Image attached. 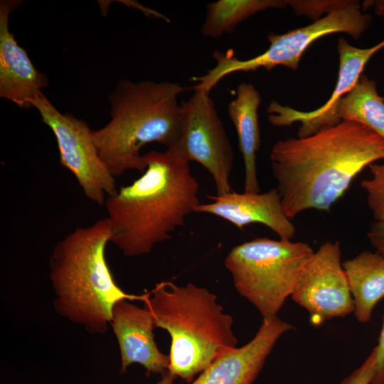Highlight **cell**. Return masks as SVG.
<instances>
[{"label": "cell", "instance_id": "cell-13", "mask_svg": "<svg viewBox=\"0 0 384 384\" xmlns=\"http://www.w3.org/2000/svg\"><path fill=\"white\" fill-rule=\"evenodd\" d=\"M293 329L277 316L263 319L250 342L220 354L191 384H252L279 338Z\"/></svg>", "mask_w": 384, "mask_h": 384}, {"label": "cell", "instance_id": "cell-7", "mask_svg": "<svg viewBox=\"0 0 384 384\" xmlns=\"http://www.w3.org/2000/svg\"><path fill=\"white\" fill-rule=\"evenodd\" d=\"M372 17L361 10L358 1H353L343 8L334 10L312 23L283 34L270 33L267 36L268 48L254 58L240 60L232 50L213 53L215 66L199 77L195 88L210 92L223 78L237 72L255 71L260 68L270 70L276 66L297 70L304 51L315 41L329 34L345 33L358 39L369 28Z\"/></svg>", "mask_w": 384, "mask_h": 384}, {"label": "cell", "instance_id": "cell-25", "mask_svg": "<svg viewBox=\"0 0 384 384\" xmlns=\"http://www.w3.org/2000/svg\"><path fill=\"white\" fill-rule=\"evenodd\" d=\"M368 3H365V4H373L375 8V11L378 16L384 17V0L373 1L370 3V1H366Z\"/></svg>", "mask_w": 384, "mask_h": 384}, {"label": "cell", "instance_id": "cell-22", "mask_svg": "<svg viewBox=\"0 0 384 384\" xmlns=\"http://www.w3.org/2000/svg\"><path fill=\"white\" fill-rule=\"evenodd\" d=\"M376 367L375 351H371L364 362L340 384H370Z\"/></svg>", "mask_w": 384, "mask_h": 384}, {"label": "cell", "instance_id": "cell-4", "mask_svg": "<svg viewBox=\"0 0 384 384\" xmlns=\"http://www.w3.org/2000/svg\"><path fill=\"white\" fill-rule=\"evenodd\" d=\"M186 90L174 82H118L109 97L110 120L92 130L99 155L114 178L131 170L144 172L141 151L148 144L168 149L176 142L181 128L178 97Z\"/></svg>", "mask_w": 384, "mask_h": 384}, {"label": "cell", "instance_id": "cell-11", "mask_svg": "<svg viewBox=\"0 0 384 384\" xmlns=\"http://www.w3.org/2000/svg\"><path fill=\"white\" fill-rule=\"evenodd\" d=\"M383 48L384 39L372 47L360 48L350 45L343 38H338V75L336 87L329 100L316 110L308 112L299 111L272 100L267 110L270 122L276 127H286L299 122V137H306L323 127L337 124L341 121L336 113L338 102L353 88L366 63Z\"/></svg>", "mask_w": 384, "mask_h": 384}, {"label": "cell", "instance_id": "cell-23", "mask_svg": "<svg viewBox=\"0 0 384 384\" xmlns=\"http://www.w3.org/2000/svg\"><path fill=\"white\" fill-rule=\"evenodd\" d=\"M374 349L376 356V367L370 384H384V317L378 343Z\"/></svg>", "mask_w": 384, "mask_h": 384}, {"label": "cell", "instance_id": "cell-20", "mask_svg": "<svg viewBox=\"0 0 384 384\" xmlns=\"http://www.w3.org/2000/svg\"><path fill=\"white\" fill-rule=\"evenodd\" d=\"M368 167L370 177L363 180L361 186L366 193L367 203L375 221H384V159Z\"/></svg>", "mask_w": 384, "mask_h": 384}, {"label": "cell", "instance_id": "cell-6", "mask_svg": "<svg viewBox=\"0 0 384 384\" xmlns=\"http://www.w3.org/2000/svg\"><path fill=\"white\" fill-rule=\"evenodd\" d=\"M314 250L304 242L258 238L233 247L225 259L237 292L260 313L276 317Z\"/></svg>", "mask_w": 384, "mask_h": 384}, {"label": "cell", "instance_id": "cell-5", "mask_svg": "<svg viewBox=\"0 0 384 384\" xmlns=\"http://www.w3.org/2000/svg\"><path fill=\"white\" fill-rule=\"evenodd\" d=\"M149 293L144 303L155 326L171 338L168 370L176 377L191 382L218 356L236 347L233 318L206 289L161 282Z\"/></svg>", "mask_w": 384, "mask_h": 384}, {"label": "cell", "instance_id": "cell-17", "mask_svg": "<svg viewBox=\"0 0 384 384\" xmlns=\"http://www.w3.org/2000/svg\"><path fill=\"white\" fill-rule=\"evenodd\" d=\"M354 304V315L361 323L369 321L376 304L384 298V256L363 251L343 262Z\"/></svg>", "mask_w": 384, "mask_h": 384}, {"label": "cell", "instance_id": "cell-14", "mask_svg": "<svg viewBox=\"0 0 384 384\" xmlns=\"http://www.w3.org/2000/svg\"><path fill=\"white\" fill-rule=\"evenodd\" d=\"M20 1L0 2V97L19 107H32L34 97L48 85V77L32 63L9 29V16Z\"/></svg>", "mask_w": 384, "mask_h": 384}, {"label": "cell", "instance_id": "cell-12", "mask_svg": "<svg viewBox=\"0 0 384 384\" xmlns=\"http://www.w3.org/2000/svg\"><path fill=\"white\" fill-rule=\"evenodd\" d=\"M129 301L122 299L114 304L110 322L120 351V373L138 363L145 368L146 375L163 374L169 369L170 358L155 343L154 316L145 305L139 307Z\"/></svg>", "mask_w": 384, "mask_h": 384}, {"label": "cell", "instance_id": "cell-19", "mask_svg": "<svg viewBox=\"0 0 384 384\" xmlns=\"http://www.w3.org/2000/svg\"><path fill=\"white\" fill-rule=\"evenodd\" d=\"M285 0H218L206 6V15L200 33L217 38L231 33L242 21L269 9H284Z\"/></svg>", "mask_w": 384, "mask_h": 384}, {"label": "cell", "instance_id": "cell-21", "mask_svg": "<svg viewBox=\"0 0 384 384\" xmlns=\"http://www.w3.org/2000/svg\"><path fill=\"white\" fill-rule=\"evenodd\" d=\"M297 15L307 16L314 19L323 14H328L331 11L348 6L351 0L319 1V0H290L287 1Z\"/></svg>", "mask_w": 384, "mask_h": 384}, {"label": "cell", "instance_id": "cell-9", "mask_svg": "<svg viewBox=\"0 0 384 384\" xmlns=\"http://www.w3.org/2000/svg\"><path fill=\"white\" fill-rule=\"evenodd\" d=\"M31 106L55 137L60 164L74 176L87 199L105 205L117 188L115 178L99 155L92 129L84 120L61 113L43 92L34 97Z\"/></svg>", "mask_w": 384, "mask_h": 384}, {"label": "cell", "instance_id": "cell-2", "mask_svg": "<svg viewBox=\"0 0 384 384\" xmlns=\"http://www.w3.org/2000/svg\"><path fill=\"white\" fill-rule=\"evenodd\" d=\"M144 156V172L105 203L110 242L126 257L146 255L169 240L200 203L188 162L167 149Z\"/></svg>", "mask_w": 384, "mask_h": 384}, {"label": "cell", "instance_id": "cell-15", "mask_svg": "<svg viewBox=\"0 0 384 384\" xmlns=\"http://www.w3.org/2000/svg\"><path fill=\"white\" fill-rule=\"evenodd\" d=\"M209 198L212 202L200 203L195 206L194 213L215 215L240 230L252 223H261L280 239L292 240L296 233V228L286 215L276 188L265 193L232 191Z\"/></svg>", "mask_w": 384, "mask_h": 384}, {"label": "cell", "instance_id": "cell-3", "mask_svg": "<svg viewBox=\"0 0 384 384\" xmlns=\"http://www.w3.org/2000/svg\"><path fill=\"white\" fill-rule=\"evenodd\" d=\"M110 238L105 217L65 235L55 244L49 260L55 309L91 334L107 332L117 302H144L149 294H128L117 285L106 259Z\"/></svg>", "mask_w": 384, "mask_h": 384}, {"label": "cell", "instance_id": "cell-16", "mask_svg": "<svg viewBox=\"0 0 384 384\" xmlns=\"http://www.w3.org/2000/svg\"><path fill=\"white\" fill-rule=\"evenodd\" d=\"M260 102V94L255 86L242 82L238 86L236 97L228 106V115L235 128L244 161V191L248 193L260 192L256 158L260 147L257 114Z\"/></svg>", "mask_w": 384, "mask_h": 384}, {"label": "cell", "instance_id": "cell-10", "mask_svg": "<svg viewBox=\"0 0 384 384\" xmlns=\"http://www.w3.org/2000/svg\"><path fill=\"white\" fill-rule=\"evenodd\" d=\"M291 297L308 311L313 324L354 312L339 242H324L314 251L302 268Z\"/></svg>", "mask_w": 384, "mask_h": 384}, {"label": "cell", "instance_id": "cell-1", "mask_svg": "<svg viewBox=\"0 0 384 384\" xmlns=\"http://www.w3.org/2000/svg\"><path fill=\"white\" fill-rule=\"evenodd\" d=\"M270 159L292 220L310 209L329 211L357 175L384 159V139L362 124L341 120L306 137L278 140Z\"/></svg>", "mask_w": 384, "mask_h": 384}, {"label": "cell", "instance_id": "cell-26", "mask_svg": "<svg viewBox=\"0 0 384 384\" xmlns=\"http://www.w3.org/2000/svg\"><path fill=\"white\" fill-rule=\"evenodd\" d=\"M176 376L171 374L169 370H166L162 374L161 380L156 384H172Z\"/></svg>", "mask_w": 384, "mask_h": 384}, {"label": "cell", "instance_id": "cell-8", "mask_svg": "<svg viewBox=\"0 0 384 384\" xmlns=\"http://www.w3.org/2000/svg\"><path fill=\"white\" fill-rule=\"evenodd\" d=\"M193 90L187 100L180 102V134L166 149L186 162L203 166L213 178L217 196H223L233 191L230 183L233 146L210 92Z\"/></svg>", "mask_w": 384, "mask_h": 384}, {"label": "cell", "instance_id": "cell-18", "mask_svg": "<svg viewBox=\"0 0 384 384\" xmlns=\"http://www.w3.org/2000/svg\"><path fill=\"white\" fill-rule=\"evenodd\" d=\"M341 120L358 122L384 139V97L378 95L375 81L361 75L358 82L337 105Z\"/></svg>", "mask_w": 384, "mask_h": 384}, {"label": "cell", "instance_id": "cell-24", "mask_svg": "<svg viewBox=\"0 0 384 384\" xmlns=\"http://www.w3.org/2000/svg\"><path fill=\"white\" fill-rule=\"evenodd\" d=\"M367 238L375 251L384 256V221H375L367 233Z\"/></svg>", "mask_w": 384, "mask_h": 384}]
</instances>
